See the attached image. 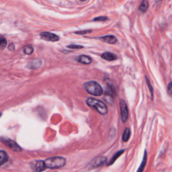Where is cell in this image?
Returning <instances> with one entry per match:
<instances>
[{"label": "cell", "mask_w": 172, "mask_h": 172, "mask_svg": "<svg viewBox=\"0 0 172 172\" xmlns=\"http://www.w3.org/2000/svg\"><path fill=\"white\" fill-rule=\"evenodd\" d=\"M84 88L87 92L95 96H99L103 93L102 88L98 83L94 81H90L85 83Z\"/></svg>", "instance_id": "6da1fadb"}, {"label": "cell", "mask_w": 172, "mask_h": 172, "mask_svg": "<svg viewBox=\"0 0 172 172\" xmlns=\"http://www.w3.org/2000/svg\"><path fill=\"white\" fill-rule=\"evenodd\" d=\"M44 163L47 168L56 169L64 166L66 163V160L62 157H54L46 159L44 161Z\"/></svg>", "instance_id": "7a4b0ae2"}, {"label": "cell", "mask_w": 172, "mask_h": 172, "mask_svg": "<svg viewBox=\"0 0 172 172\" xmlns=\"http://www.w3.org/2000/svg\"><path fill=\"white\" fill-rule=\"evenodd\" d=\"M86 103L90 107L94 108L100 114L105 115L108 113V108L104 103L94 98H88L86 100Z\"/></svg>", "instance_id": "3957f363"}, {"label": "cell", "mask_w": 172, "mask_h": 172, "mask_svg": "<svg viewBox=\"0 0 172 172\" xmlns=\"http://www.w3.org/2000/svg\"><path fill=\"white\" fill-rule=\"evenodd\" d=\"M0 141H1L2 143H3L5 145L11 149L12 151H17V152L22 151V148H21L20 146H19V145H18V144L16 143V142L12 141V139H8V138H5V137H0Z\"/></svg>", "instance_id": "277c9868"}, {"label": "cell", "mask_w": 172, "mask_h": 172, "mask_svg": "<svg viewBox=\"0 0 172 172\" xmlns=\"http://www.w3.org/2000/svg\"><path fill=\"white\" fill-rule=\"evenodd\" d=\"M120 108L121 112V119L122 122H126L128 118V110L126 103L124 99H121L120 100Z\"/></svg>", "instance_id": "5b68a950"}, {"label": "cell", "mask_w": 172, "mask_h": 172, "mask_svg": "<svg viewBox=\"0 0 172 172\" xmlns=\"http://www.w3.org/2000/svg\"><path fill=\"white\" fill-rule=\"evenodd\" d=\"M31 168L34 171L37 172H42L47 168L44 163V161L42 160H35L32 161L30 163Z\"/></svg>", "instance_id": "8992f818"}, {"label": "cell", "mask_w": 172, "mask_h": 172, "mask_svg": "<svg viewBox=\"0 0 172 172\" xmlns=\"http://www.w3.org/2000/svg\"><path fill=\"white\" fill-rule=\"evenodd\" d=\"M40 37H41L42 39L49 42H57L60 39V37L58 35L51 32H41L40 34Z\"/></svg>", "instance_id": "52a82bcc"}, {"label": "cell", "mask_w": 172, "mask_h": 172, "mask_svg": "<svg viewBox=\"0 0 172 172\" xmlns=\"http://www.w3.org/2000/svg\"><path fill=\"white\" fill-rule=\"evenodd\" d=\"M106 161H107V159L104 157H99L92 161L91 165L92 167H98L104 165Z\"/></svg>", "instance_id": "ba28073f"}, {"label": "cell", "mask_w": 172, "mask_h": 172, "mask_svg": "<svg viewBox=\"0 0 172 172\" xmlns=\"http://www.w3.org/2000/svg\"><path fill=\"white\" fill-rule=\"evenodd\" d=\"M42 65V61L40 60V59H34V60H32L30 61V62L28 63L27 67L30 69L35 70L37 69H39Z\"/></svg>", "instance_id": "9c48e42d"}, {"label": "cell", "mask_w": 172, "mask_h": 172, "mask_svg": "<svg viewBox=\"0 0 172 172\" xmlns=\"http://www.w3.org/2000/svg\"><path fill=\"white\" fill-rule=\"evenodd\" d=\"M98 39L101 40V41L104 42L108 44H115L117 42V39L116 37H114L113 35H106L104 37H100Z\"/></svg>", "instance_id": "30bf717a"}, {"label": "cell", "mask_w": 172, "mask_h": 172, "mask_svg": "<svg viewBox=\"0 0 172 172\" xmlns=\"http://www.w3.org/2000/svg\"><path fill=\"white\" fill-rule=\"evenodd\" d=\"M77 61L80 63L84 65H89L92 62V59L90 57L87 55H81L77 58Z\"/></svg>", "instance_id": "8fae6325"}, {"label": "cell", "mask_w": 172, "mask_h": 172, "mask_svg": "<svg viewBox=\"0 0 172 172\" xmlns=\"http://www.w3.org/2000/svg\"><path fill=\"white\" fill-rule=\"evenodd\" d=\"M102 58L105 59L106 61H112L116 60V59H117V57L114 54H113V53L110 52H104L103 54L102 55Z\"/></svg>", "instance_id": "7c38bea8"}, {"label": "cell", "mask_w": 172, "mask_h": 172, "mask_svg": "<svg viewBox=\"0 0 172 172\" xmlns=\"http://www.w3.org/2000/svg\"><path fill=\"white\" fill-rule=\"evenodd\" d=\"M8 159H9V157H8L7 153L4 151L0 150V166L5 164L8 161Z\"/></svg>", "instance_id": "4fadbf2b"}, {"label": "cell", "mask_w": 172, "mask_h": 172, "mask_svg": "<svg viewBox=\"0 0 172 172\" xmlns=\"http://www.w3.org/2000/svg\"><path fill=\"white\" fill-rule=\"evenodd\" d=\"M149 8V1L148 0H143L142 1V3L141 4L139 7V12H141V13H145L146 11H147Z\"/></svg>", "instance_id": "5bb4252c"}, {"label": "cell", "mask_w": 172, "mask_h": 172, "mask_svg": "<svg viewBox=\"0 0 172 172\" xmlns=\"http://www.w3.org/2000/svg\"><path fill=\"white\" fill-rule=\"evenodd\" d=\"M124 151H125L124 149H122V150H120V151H118L117 153H116L115 155H114L113 157H112V158L111 159H110L109 162H108V165H110L113 164V163L116 161V159H117L118 157H119L121 155H122L123 153L124 152Z\"/></svg>", "instance_id": "9a60e30c"}, {"label": "cell", "mask_w": 172, "mask_h": 172, "mask_svg": "<svg viewBox=\"0 0 172 172\" xmlns=\"http://www.w3.org/2000/svg\"><path fill=\"white\" fill-rule=\"evenodd\" d=\"M131 129L126 128L125 129L122 135V141L124 142H127L128 141L129 138L131 137Z\"/></svg>", "instance_id": "2e32d148"}, {"label": "cell", "mask_w": 172, "mask_h": 172, "mask_svg": "<svg viewBox=\"0 0 172 172\" xmlns=\"http://www.w3.org/2000/svg\"><path fill=\"white\" fill-rule=\"evenodd\" d=\"M146 163V151L145 150V153H144V157H143V161H142L141 164V165H140L139 169L137 170V172H143L144 169H145Z\"/></svg>", "instance_id": "e0dca14e"}, {"label": "cell", "mask_w": 172, "mask_h": 172, "mask_svg": "<svg viewBox=\"0 0 172 172\" xmlns=\"http://www.w3.org/2000/svg\"><path fill=\"white\" fill-rule=\"evenodd\" d=\"M24 52L26 55H30L34 52V48L31 45H26L24 48Z\"/></svg>", "instance_id": "ac0fdd59"}, {"label": "cell", "mask_w": 172, "mask_h": 172, "mask_svg": "<svg viewBox=\"0 0 172 172\" xmlns=\"http://www.w3.org/2000/svg\"><path fill=\"white\" fill-rule=\"evenodd\" d=\"M7 46V40L6 38L0 37V49H4Z\"/></svg>", "instance_id": "d6986e66"}, {"label": "cell", "mask_w": 172, "mask_h": 172, "mask_svg": "<svg viewBox=\"0 0 172 172\" xmlns=\"http://www.w3.org/2000/svg\"><path fill=\"white\" fill-rule=\"evenodd\" d=\"M146 84H147V86L149 87V88L150 93H151V98L153 99V90L150 81H149V78L147 77H146Z\"/></svg>", "instance_id": "ffe728a7"}, {"label": "cell", "mask_w": 172, "mask_h": 172, "mask_svg": "<svg viewBox=\"0 0 172 172\" xmlns=\"http://www.w3.org/2000/svg\"><path fill=\"white\" fill-rule=\"evenodd\" d=\"M108 19V17L106 16H99L97 17V18H95L93 20V21H94V22H104V21L107 20Z\"/></svg>", "instance_id": "44dd1931"}, {"label": "cell", "mask_w": 172, "mask_h": 172, "mask_svg": "<svg viewBox=\"0 0 172 172\" xmlns=\"http://www.w3.org/2000/svg\"><path fill=\"white\" fill-rule=\"evenodd\" d=\"M92 32V30H82V31H78V32H75V34L78 35H87V34Z\"/></svg>", "instance_id": "7402d4cb"}, {"label": "cell", "mask_w": 172, "mask_h": 172, "mask_svg": "<svg viewBox=\"0 0 172 172\" xmlns=\"http://www.w3.org/2000/svg\"><path fill=\"white\" fill-rule=\"evenodd\" d=\"M69 48H72V49H81L84 47V46L81 45H76V44H71V45H69L67 46Z\"/></svg>", "instance_id": "603a6c76"}, {"label": "cell", "mask_w": 172, "mask_h": 172, "mask_svg": "<svg viewBox=\"0 0 172 172\" xmlns=\"http://www.w3.org/2000/svg\"><path fill=\"white\" fill-rule=\"evenodd\" d=\"M167 93L171 96L172 95V82H169L167 86Z\"/></svg>", "instance_id": "cb8c5ba5"}, {"label": "cell", "mask_w": 172, "mask_h": 172, "mask_svg": "<svg viewBox=\"0 0 172 172\" xmlns=\"http://www.w3.org/2000/svg\"><path fill=\"white\" fill-rule=\"evenodd\" d=\"M8 49L10 50H15V45L14 44H9V46H8Z\"/></svg>", "instance_id": "d4e9b609"}, {"label": "cell", "mask_w": 172, "mask_h": 172, "mask_svg": "<svg viewBox=\"0 0 172 172\" xmlns=\"http://www.w3.org/2000/svg\"><path fill=\"white\" fill-rule=\"evenodd\" d=\"M155 1H157V3H159V2L162 1V0H155Z\"/></svg>", "instance_id": "484cf974"}, {"label": "cell", "mask_w": 172, "mask_h": 172, "mask_svg": "<svg viewBox=\"0 0 172 172\" xmlns=\"http://www.w3.org/2000/svg\"><path fill=\"white\" fill-rule=\"evenodd\" d=\"M1 116V112H0V117Z\"/></svg>", "instance_id": "4316f807"}, {"label": "cell", "mask_w": 172, "mask_h": 172, "mask_svg": "<svg viewBox=\"0 0 172 172\" xmlns=\"http://www.w3.org/2000/svg\"><path fill=\"white\" fill-rule=\"evenodd\" d=\"M82 1H85V0H82Z\"/></svg>", "instance_id": "83f0119b"}, {"label": "cell", "mask_w": 172, "mask_h": 172, "mask_svg": "<svg viewBox=\"0 0 172 172\" xmlns=\"http://www.w3.org/2000/svg\"><path fill=\"white\" fill-rule=\"evenodd\" d=\"M54 172H57V171H54Z\"/></svg>", "instance_id": "f1b7e54d"}]
</instances>
